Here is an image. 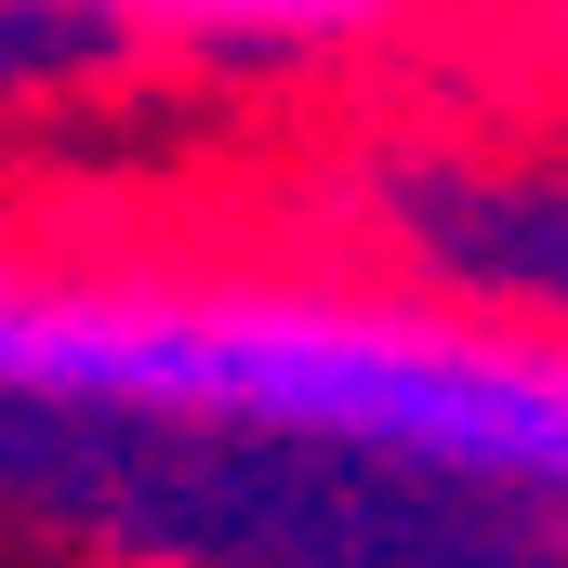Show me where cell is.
<instances>
[{
    "mask_svg": "<svg viewBox=\"0 0 568 568\" xmlns=\"http://www.w3.org/2000/svg\"><path fill=\"white\" fill-rule=\"evenodd\" d=\"M0 410H145L252 424L476 489L568 503V357L449 331L344 291H13L0 278Z\"/></svg>",
    "mask_w": 568,
    "mask_h": 568,
    "instance_id": "obj_1",
    "label": "cell"
},
{
    "mask_svg": "<svg viewBox=\"0 0 568 568\" xmlns=\"http://www.w3.org/2000/svg\"><path fill=\"white\" fill-rule=\"evenodd\" d=\"M410 0H0V40H67V53H252L317 67L371 53Z\"/></svg>",
    "mask_w": 568,
    "mask_h": 568,
    "instance_id": "obj_2",
    "label": "cell"
}]
</instances>
